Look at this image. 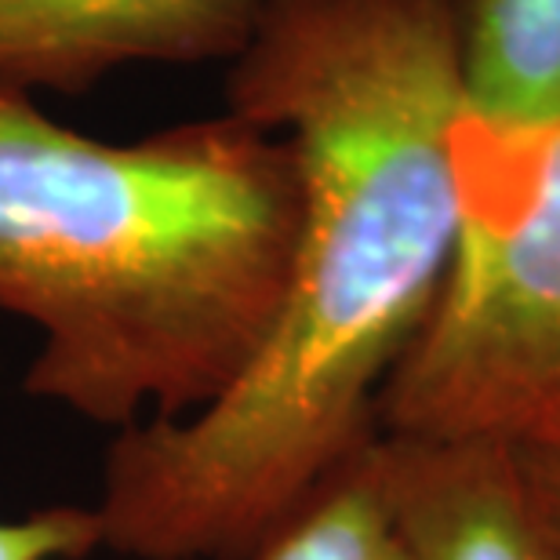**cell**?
Wrapping results in <instances>:
<instances>
[{"label": "cell", "mask_w": 560, "mask_h": 560, "mask_svg": "<svg viewBox=\"0 0 560 560\" xmlns=\"http://www.w3.org/2000/svg\"><path fill=\"white\" fill-rule=\"evenodd\" d=\"M226 114L291 145L295 255L237 383L109 444L95 513L131 560H252L378 436L463 237L458 0H266Z\"/></svg>", "instance_id": "obj_1"}, {"label": "cell", "mask_w": 560, "mask_h": 560, "mask_svg": "<svg viewBox=\"0 0 560 560\" xmlns=\"http://www.w3.org/2000/svg\"><path fill=\"white\" fill-rule=\"evenodd\" d=\"M291 145L219 114L103 142L0 92V310L40 331L30 397L131 430L237 383L284 299Z\"/></svg>", "instance_id": "obj_2"}, {"label": "cell", "mask_w": 560, "mask_h": 560, "mask_svg": "<svg viewBox=\"0 0 560 560\" xmlns=\"http://www.w3.org/2000/svg\"><path fill=\"white\" fill-rule=\"evenodd\" d=\"M463 178L452 273L378 400L383 436L513 441L560 408V125L517 142L463 125Z\"/></svg>", "instance_id": "obj_3"}, {"label": "cell", "mask_w": 560, "mask_h": 560, "mask_svg": "<svg viewBox=\"0 0 560 560\" xmlns=\"http://www.w3.org/2000/svg\"><path fill=\"white\" fill-rule=\"evenodd\" d=\"M266 0H0V92L84 95L125 66L233 62Z\"/></svg>", "instance_id": "obj_4"}, {"label": "cell", "mask_w": 560, "mask_h": 560, "mask_svg": "<svg viewBox=\"0 0 560 560\" xmlns=\"http://www.w3.org/2000/svg\"><path fill=\"white\" fill-rule=\"evenodd\" d=\"M372 463L416 560H560L506 441L375 436Z\"/></svg>", "instance_id": "obj_5"}, {"label": "cell", "mask_w": 560, "mask_h": 560, "mask_svg": "<svg viewBox=\"0 0 560 560\" xmlns=\"http://www.w3.org/2000/svg\"><path fill=\"white\" fill-rule=\"evenodd\" d=\"M458 55L469 139L560 125V0H458Z\"/></svg>", "instance_id": "obj_6"}, {"label": "cell", "mask_w": 560, "mask_h": 560, "mask_svg": "<svg viewBox=\"0 0 560 560\" xmlns=\"http://www.w3.org/2000/svg\"><path fill=\"white\" fill-rule=\"evenodd\" d=\"M372 444L280 524L252 560H416L378 485Z\"/></svg>", "instance_id": "obj_7"}, {"label": "cell", "mask_w": 560, "mask_h": 560, "mask_svg": "<svg viewBox=\"0 0 560 560\" xmlns=\"http://www.w3.org/2000/svg\"><path fill=\"white\" fill-rule=\"evenodd\" d=\"M103 550L95 506H44L0 517V560H88Z\"/></svg>", "instance_id": "obj_8"}, {"label": "cell", "mask_w": 560, "mask_h": 560, "mask_svg": "<svg viewBox=\"0 0 560 560\" xmlns=\"http://www.w3.org/2000/svg\"><path fill=\"white\" fill-rule=\"evenodd\" d=\"M506 444L517 455L521 477L535 495V502H539L542 517L560 535V408L535 425H528L521 436H513Z\"/></svg>", "instance_id": "obj_9"}]
</instances>
